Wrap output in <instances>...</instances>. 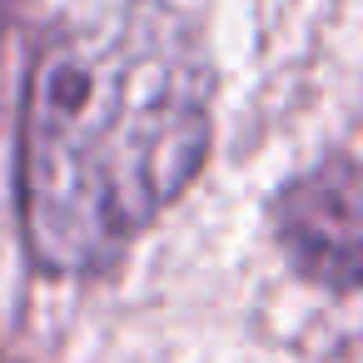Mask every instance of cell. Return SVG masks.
I'll use <instances>...</instances> for the list:
<instances>
[{
    "label": "cell",
    "instance_id": "1",
    "mask_svg": "<svg viewBox=\"0 0 363 363\" xmlns=\"http://www.w3.org/2000/svg\"><path fill=\"white\" fill-rule=\"evenodd\" d=\"M209 150V60L184 16L130 0L70 21L35 60L21 130L30 254L55 274L115 264Z\"/></svg>",
    "mask_w": 363,
    "mask_h": 363
},
{
    "label": "cell",
    "instance_id": "2",
    "mask_svg": "<svg viewBox=\"0 0 363 363\" xmlns=\"http://www.w3.org/2000/svg\"><path fill=\"white\" fill-rule=\"evenodd\" d=\"M274 219H279V244L308 279L328 289H353L358 279V169L348 155L298 174L279 194Z\"/></svg>",
    "mask_w": 363,
    "mask_h": 363
},
{
    "label": "cell",
    "instance_id": "3",
    "mask_svg": "<svg viewBox=\"0 0 363 363\" xmlns=\"http://www.w3.org/2000/svg\"><path fill=\"white\" fill-rule=\"evenodd\" d=\"M0 21H6V0H0Z\"/></svg>",
    "mask_w": 363,
    "mask_h": 363
}]
</instances>
